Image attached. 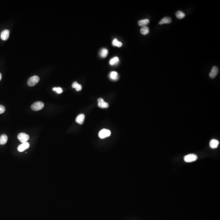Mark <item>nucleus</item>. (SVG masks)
<instances>
[{
  "label": "nucleus",
  "instance_id": "4",
  "mask_svg": "<svg viewBox=\"0 0 220 220\" xmlns=\"http://www.w3.org/2000/svg\"><path fill=\"white\" fill-rule=\"evenodd\" d=\"M111 135V132L109 130L103 129L100 131L99 133V136L101 139H104L106 137H109Z\"/></svg>",
  "mask_w": 220,
  "mask_h": 220
},
{
  "label": "nucleus",
  "instance_id": "3",
  "mask_svg": "<svg viewBox=\"0 0 220 220\" xmlns=\"http://www.w3.org/2000/svg\"><path fill=\"white\" fill-rule=\"evenodd\" d=\"M197 159V156L193 154H188L184 156V161L186 162H194Z\"/></svg>",
  "mask_w": 220,
  "mask_h": 220
},
{
  "label": "nucleus",
  "instance_id": "11",
  "mask_svg": "<svg viewBox=\"0 0 220 220\" xmlns=\"http://www.w3.org/2000/svg\"><path fill=\"white\" fill-rule=\"evenodd\" d=\"M9 31L8 30H5L1 33V38L3 40H6L9 37Z\"/></svg>",
  "mask_w": 220,
  "mask_h": 220
},
{
  "label": "nucleus",
  "instance_id": "16",
  "mask_svg": "<svg viewBox=\"0 0 220 220\" xmlns=\"http://www.w3.org/2000/svg\"><path fill=\"white\" fill-rule=\"evenodd\" d=\"M140 32L142 35H147L149 32V28L147 26H144L141 28Z\"/></svg>",
  "mask_w": 220,
  "mask_h": 220
},
{
  "label": "nucleus",
  "instance_id": "10",
  "mask_svg": "<svg viewBox=\"0 0 220 220\" xmlns=\"http://www.w3.org/2000/svg\"><path fill=\"white\" fill-rule=\"evenodd\" d=\"M84 119H85V116H84V115L83 114H81L79 115L77 117L75 121H76V122L79 123L80 124H82L84 122Z\"/></svg>",
  "mask_w": 220,
  "mask_h": 220
},
{
  "label": "nucleus",
  "instance_id": "22",
  "mask_svg": "<svg viewBox=\"0 0 220 220\" xmlns=\"http://www.w3.org/2000/svg\"><path fill=\"white\" fill-rule=\"evenodd\" d=\"M53 90L54 91L56 92L57 93H61L62 92V89L60 87H55L53 88Z\"/></svg>",
  "mask_w": 220,
  "mask_h": 220
},
{
  "label": "nucleus",
  "instance_id": "21",
  "mask_svg": "<svg viewBox=\"0 0 220 220\" xmlns=\"http://www.w3.org/2000/svg\"><path fill=\"white\" fill-rule=\"evenodd\" d=\"M110 77L111 79L115 80L117 79L118 77V73L115 71H113L110 74Z\"/></svg>",
  "mask_w": 220,
  "mask_h": 220
},
{
  "label": "nucleus",
  "instance_id": "1",
  "mask_svg": "<svg viewBox=\"0 0 220 220\" xmlns=\"http://www.w3.org/2000/svg\"><path fill=\"white\" fill-rule=\"evenodd\" d=\"M44 107V104L42 102L38 101L35 102L31 106V108L34 111H38L42 109Z\"/></svg>",
  "mask_w": 220,
  "mask_h": 220
},
{
  "label": "nucleus",
  "instance_id": "18",
  "mask_svg": "<svg viewBox=\"0 0 220 220\" xmlns=\"http://www.w3.org/2000/svg\"><path fill=\"white\" fill-rule=\"evenodd\" d=\"M112 45L113 46H117V47L120 48L121 46H122V43H121V42H119L117 39L115 38V39L113 41Z\"/></svg>",
  "mask_w": 220,
  "mask_h": 220
},
{
  "label": "nucleus",
  "instance_id": "6",
  "mask_svg": "<svg viewBox=\"0 0 220 220\" xmlns=\"http://www.w3.org/2000/svg\"><path fill=\"white\" fill-rule=\"evenodd\" d=\"M218 72H219V69L217 66H214L212 68L211 72H210L209 74L210 77L212 79L215 78L218 73Z\"/></svg>",
  "mask_w": 220,
  "mask_h": 220
},
{
  "label": "nucleus",
  "instance_id": "17",
  "mask_svg": "<svg viewBox=\"0 0 220 220\" xmlns=\"http://www.w3.org/2000/svg\"><path fill=\"white\" fill-rule=\"evenodd\" d=\"M176 15L177 17L179 19H181L185 17V15L183 11H178L176 13Z\"/></svg>",
  "mask_w": 220,
  "mask_h": 220
},
{
  "label": "nucleus",
  "instance_id": "7",
  "mask_svg": "<svg viewBox=\"0 0 220 220\" xmlns=\"http://www.w3.org/2000/svg\"><path fill=\"white\" fill-rule=\"evenodd\" d=\"M98 106L100 108H108V104L106 102L104 101L103 100L102 98H100L98 100Z\"/></svg>",
  "mask_w": 220,
  "mask_h": 220
},
{
  "label": "nucleus",
  "instance_id": "23",
  "mask_svg": "<svg viewBox=\"0 0 220 220\" xmlns=\"http://www.w3.org/2000/svg\"><path fill=\"white\" fill-rule=\"evenodd\" d=\"M5 111V107L3 105H0V114H2Z\"/></svg>",
  "mask_w": 220,
  "mask_h": 220
},
{
  "label": "nucleus",
  "instance_id": "15",
  "mask_svg": "<svg viewBox=\"0 0 220 220\" xmlns=\"http://www.w3.org/2000/svg\"><path fill=\"white\" fill-rule=\"evenodd\" d=\"M72 86L73 88H75L76 91H81L82 89V86L81 85L79 84L76 82H73L72 84Z\"/></svg>",
  "mask_w": 220,
  "mask_h": 220
},
{
  "label": "nucleus",
  "instance_id": "9",
  "mask_svg": "<svg viewBox=\"0 0 220 220\" xmlns=\"http://www.w3.org/2000/svg\"><path fill=\"white\" fill-rule=\"evenodd\" d=\"M172 22V19L168 17H165L163 18L159 22V24L160 25L165 24H170Z\"/></svg>",
  "mask_w": 220,
  "mask_h": 220
},
{
  "label": "nucleus",
  "instance_id": "13",
  "mask_svg": "<svg viewBox=\"0 0 220 220\" xmlns=\"http://www.w3.org/2000/svg\"><path fill=\"white\" fill-rule=\"evenodd\" d=\"M8 141V137L5 134L1 135L0 137V144L4 145L6 144Z\"/></svg>",
  "mask_w": 220,
  "mask_h": 220
},
{
  "label": "nucleus",
  "instance_id": "24",
  "mask_svg": "<svg viewBox=\"0 0 220 220\" xmlns=\"http://www.w3.org/2000/svg\"><path fill=\"white\" fill-rule=\"evenodd\" d=\"M1 79H2V75L0 73V81L1 80Z\"/></svg>",
  "mask_w": 220,
  "mask_h": 220
},
{
  "label": "nucleus",
  "instance_id": "19",
  "mask_svg": "<svg viewBox=\"0 0 220 220\" xmlns=\"http://www.w3.org/2000/svg\"><path fill=\"white\" fill-rule=\"evenodd\" d=\"M119 62V59L118 57H115L114 58H113L111 59V60H110V64L111 65H115V64H117V63Z\"/></svg>",
  "mask_w": 220,
  "mask_h": 220
},
{
  "label": "nucleus",
  "instance_id": "5",
  "mask_svg": "<svg viewBox=\"0 0 220 220\" xmlns=\"http://www.w3.org/2000/svg\"><path fill=\"white\" fill-rule=\"evenodd\" d=\"M18 138L21 142L23 143L27 142L29 139V137L26 133H21L18 135Z\"/></svg>",
  "mask_w": 220,
  "mask_h": 220
},
{
  "label": "nucleus",
  "instance_id": "8",
  "mask_svg": "<svg viewBox=\"0 0 220 220\" xmlns=\"http://www.w3.org/2000/svg\"><path fill=\"white\" fill-rule=\"evenodd\" d=\"M29 144L28 142L23 143V144L19 146L18 148V150L20 152H22L29 148Z\"/></svg>",
  "mask_w": 220,
  "mask_h": 220
},
{
  "label": "nucleus",
  "instance_id": "12",
  "mask_svg": "<svg viewBox=\"0 0 220 220\" xmlns=\"http://www.w3.org/2000/svg\"><path fill=\"white\" fill-rule=\"evenodd\" d=\"M219 145V142L215 139H213L210 141V146L212 149L217 148Z\"/></svg>",
  "mask_w": 220,
  "mask_h": 220
},
{
  "label": "nucleus",
  "instance_id": "14",
  "mask_svg": "<svg viewBox=\"0 0 220 220\" xmlns=\"http://www.w3.org/2000/svg\"><path fill=\"white\" fill-rule=\"evenodd\" d=\"M150 23V21L148 19H145L142 20L138 22V25L139 26H146V25H148Z\"/></svg>",
  "mask_w": 220,
  "mask_h": 220
},
{
  "label": "nucleus",
  "instance_id": "2",
  "mask_svg": "<svg viewBox=\"0 0 220 220\" xmlns=\"http://www.w3.org/2000/svg\"><path fill=\"white\" fill-rule=\"evenodd\" d=\"M39 80L40 78L38 76H32L28 80L27 84L29 86H34L39 82Z\"/></svg>",
  "mask_w": 220,
  "mask_h": 220
},
{
  "label": "nucleus",
  "instance_id": "20",
  "mask_svg": "<svg viewBox=\"0 0 220 220\" xmlns=\"http://www.w3.org/2000/svg\"><path fill=\"white\" fill-rule=\"evenodd\" d=\"M108 54V51L106 49H103L101 50L100 55L101 57L103 58H105L107 56Z\"/></svg>",
  "mask_w": 220,
  "mask_h": 220
}]
</instances>
